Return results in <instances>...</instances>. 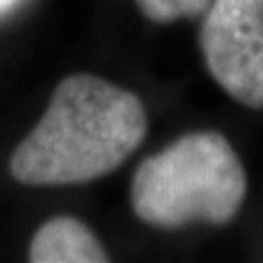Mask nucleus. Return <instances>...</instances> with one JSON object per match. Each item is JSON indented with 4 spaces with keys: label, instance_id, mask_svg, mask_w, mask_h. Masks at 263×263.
Returning a JSON list of instances; mask_svg holds the SVG:
<instances>
[{
    "label": "nucleus",
    "instance_id": "f257e3e1",
    "mask_svg": "<svg viewBox=\"0 0 263 263\" xmlns=\"http://www.w3.org/2000/svg\"><path fill=\"white\" fill-rule=\"evenodd\" d=\"M147 134L145 105L134 92L95 75H70L11 156L22 184H81L121 167Z\"/></svg>",
    "mask_w": 263,
    "mask_h": 263
},
{
    "label": "nucleus",
    "instance_id": "f03ea898",
    "mask_svg": "<svg viewBox=\"0 0 263 263\" xmlns=\"http://www.w3.org/2000/svg\"><path fill=\"white\" fill-rule=\"evenodd\" d=\"M248 193L243 164L219 132L184 134L138 164L132 209L145 224L182 228L193 221L228 224Z\"/></svg>",
    "mask_w": 263,
    "mask_h": 263
},
{
    "label": "nucleus",
    "instance_id": "7ed1b4c3",
    "mask_svg": "<svg viewBox=\"0 0 263 263\" xmlns=\"http://www.w3.org/2000/svg\"><path fill=\"white\" fill-rule=\"evenodd\" d=\"M200 48L211 77L250 110H263V0H213Z\"/></svg>",
    "mask_w": 263,
    "mask_h": 263
},
{
    "label": "nucleus",
    "instance_id": "20e7f679",
    "mask_svg": "<svg viewBox=\"0 0 263 263\" xmlns=\"http://www.w3.org/2000/svg\"><path fill=\"white\" fill-rule=\"evenodd\" d=\"M29 259L33 263H103L110 257L86 224L75 217H57L35 233Z\"/></svg>",
    "mask_w": 263,
    "mask_h": 263
},
{
    "label": "nucleus",
    "instance_id": "39448f33",
    "mask_svg": "<svg viewBox=\"0 0 263 263\" xmlns=\"http://www.w3.org/2000/svg\"><path fill=\"white\" fill-rule=\"evenodd\" d=\"M136 3L149 20L167 24L180 18L204 15L213 0H136Z\"/></svg>",
    "mask_w": 263,
    "mask_h": 263
},
{
    "label": "nucleus",
    "instance_id": "423d86ee",
    "mask_svg": "<svg viewBox=\"0 0 263 263\" xmlns=\"http://www.w3.org/2000/svg\"><path fill=\"white\" fill-rule=\"evenodd\" d=\"M20 0H0V13H7V11H11L15 5H18Z\"/></svg>",
    "mask_w": 263,
    "mask_h": 263
}]
</instances>
